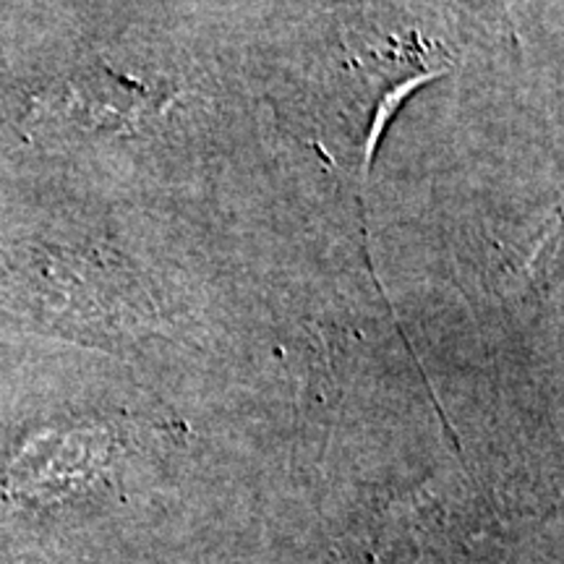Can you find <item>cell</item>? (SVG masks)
Returning a JSON list of instances; mask_svg holds the SVG:
<instances>
[{"instance_id": "obj_1", "label": "cell", "mask_w": 564, "mask_h": 564, "mask_svg": "<svg viewBox=\"0 0 564 564\" xmlns=\"http://www.w3.org/2000/svg\"><path fill=\"white\" fill-rule=\"evenodd\" d=\"M150 95L116 74H79L42 100V112L51 121L76 126L82 131L129 129L139 121Z\"/></svg>"}]
</instances>
